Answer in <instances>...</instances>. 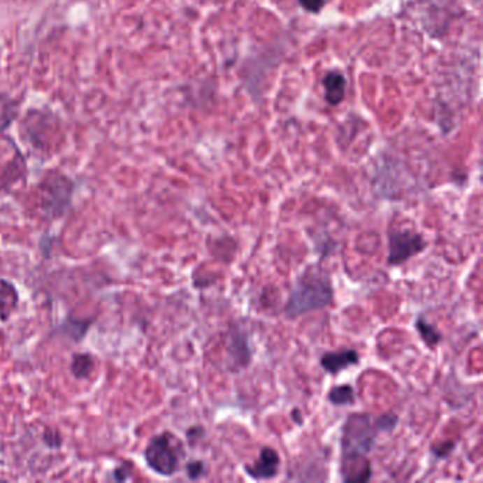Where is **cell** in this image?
I'll use <instances>...</instances> for the list:
<instances>
[{
	"instance_id": "cell-1",
	"label": "cell",
	"mask_w": 483,
	"mask_h": 483,
	"mask_svg": "<svg viewBox=\"0 0 483 483\" xmlns=\"http://www.w3.org/2000/svg\"><path fill=\"white\" fill-rule=\"evenodd\" d=\"M377 428L368 414H350L342 435V477L345 482H367L371 463L366 455L373 449Z\"/></svg>"
},
{
	"instance_id": "cell-2",
	"label": "cell",
	"mask_w": 483,
	"mask_h": 483,
	"mask_svg": "<svg viewBox=\"0 0 483 483\" xmlns=\"http://www.w3.org/2000/svg\"><path fill=\"white\" fill-rule=\"evenodd\" d=\"M333 298L335 292L331 277L320 268L309 266L296 280L285 305V313L294 319L313 310L325 309L332 305Z\"/></svg>"
},
{
	"instance_id": "cell-3",
	"label": "cell",
	"mask_w": 483,
	"mask_h": 483,
	"mask_svg": "<svg viewBox=\"0 0 483 483\" xmlns=\"http://www.w3.org/2000/svg\"><path fill=\"white\" fill-rule=\"evenodd\" d=\"M183 458V444L176 435L171 433H162L153 437L145 449V459L147 466L153 472L162 476L175 475Z\"/></svg>"
},
{
	"instance_id": "cell-4",
	"label": "cell",
	"mask_w": 483,
	"mask_h": 483,
	"mask_svg": "<svg viewBox=\"0 0 483 483\" xmlns=\"http://www.w3.org/2000/svg\"><path fill=\"white\" fill-rule=\"evenodd\" d=\"M74 192V183L57 171L48 172L40 183L41 207L50 217H60L67 211Z\"/></svg>"
},
{
	"instance_id": "cell-5",
	"label": "cell",
	"mask_w": 483,
	"mask_h": 483,
	"mask_svg": "<svg viewBox=\"0 0 483 483\" xmlns=\"http://www.w3.org/2000/svg\"><path fill=\"white\" fill-rule=\"evenodd\" d=\"M426 248L424 237L412 230H390L389 233V265L397 266Z\"/></svg>"
},
{
	"instance_id": "cell-6",
	"label": "cell",
	"mask_w": 483,
	"mask_h": 483,
	"mask_svg": "<svg viewBox=\"0 0 483 483\" xmlns=\"http://www.w3.org/2000/svg\"><path fill=\"white\" fill-rule=\"evenodd\" d=\"M0 187L8 189L12 183L26 178V162L17 145L9 136H0Z\"/></svg>"
},
{
	"instance_id": "cell-7",
	"label": "cell",
	"mask_w": 483,
	"mask_h": 483,
	"mask_svg": "<svg viewBox=\"0 0 483 483\" xmlns=\"http://www.w3.org/2000/svg\"><path fill=\"white\" fill-rule=\"evenodd\" d=\"M281 465L280 455L273 448H262L258 459L254 462V465H245L244 469L248 476L257 480L262 479H273L278 475Z\"/></svg>"
},
{
	"instance_id": "cell-8",
	"label": "cell",
	"mask_w": 483,
	"mask_h": 483,
	"mask_svg": "<svg viewBox=\"0 0 483 483\" xmlns=\"http://www.w3.org/2000/svg\"><path fill=\"white\" fill-rule=\"evenodd\" d=\"M227 353L230 360L234 363L233 368H244L251 363V349L248 343L247 333L234 326L229 335L227 343Z\"/></svg>"
},
{
	"instance_id": "cell-9",
	"label": "cell",
	"mask_w": 483,
	"mask_h": 483,
	"mask_svg": "<svg viewBox=\"0 0 483 483\" xmlns=\"http://www.w3.org/2000/svg\"><path fill=\"white\" fill-rule=\"evenodd\" d=\"M359 354L356 350H340L329 352L320 357V366L329 374H339L347 367L356 366L359 363Z\"/></svg>"
},
{
	"instance_id": "cell-10",
	"label": "cell",
	"mask_w": 483,
	"mask_h": 483,
	"mask_svg": "<svg viewBox=\"0 0 483 483\" xmlns=\"http://www.w3.org/2000/svg\"><path fill=\"white\" fill-rule=\"evenodd\" d=\"M324 84L326 94L325 98L331 105H338L343 101L345 94H346V78L342 73L339 71H331L325 75Z\"/></svg>"
},
{
	"instance_id": "cell-11",
	"label": "cell",
	"mask_w": 483,
	"mask_h": 483,
	"mask_svg": "<svg viewBox=\"0 0 483 483\" xmlns=\"http://www.w3.org/2000/svg\"><path fill=\"white\" fill-rule=\"evenodd\" d=\"M19 303V294L16 287L0 278V319L6 320L10 317Z\"/></svg>"
},
{
	"instance_id": "cell-12",
	"label": "cell",
	"mask_w": 483,
	"mask_h": 483,
	"mask_svg": "<svg viewBox=\"0 0 483 483\" xmlns=\"http://www.w3.org/2000/svg\"><path fill=\"white\" fill-rule=\"evenodd\" d=\"M415 329L418 331L421 339L429 349H435L442 342L441 332L434 325L428 324L424 317H418L415 320Z\"/></svg>"
},
{
	"instance_id": "cell-13",
	"label": "cell",
	"mask_w": 483,
	"mask_h": 483,
	"mask_svg": "<svg viewBox=\"0 0 483 483\" xmlns=\"http://www.w3.org/2000/svg\"><path fill=\"white\" fill-rule=\"evenodd\" d=\"M94 368V357L87 353H77L73 356L71 373L77 379H87Z\"/></svg>"
},
{
	"instance_id": "cell-14",
	"label": "cell",
	"mask_w": 483,
	"mask_h": 483,
	"mask_svg": "<svg viewBox=\"0 0 483 483\" xmlns=\"http://www.w3.org/2000/svg\"><path fill=\"white\" fill-rule=\"evenodd\" d=\"M328 400L338 407H346L352 405L354 403V390L350 384H342L335 386L331 389L328 394Z\"/></svg>"
},
{
	"instance_id": "cell-15",
	"label": "cell",
	"mask_w": 483,
	"mask_h": 483,
	"mask_svg": "<svg viewBox=\"0 0 483 483\" xmlns=\"http://www.w3.org/2000/svg\"><path fill=\"white\" fill-rule=\"evenodd\" d=\"M397 422H398V417L394 412H387V414H384V415L375 419L374 425H375V428H377V431L389 433V431H393Z\"/></svg>"
},
{
	"instance_id": "cell-16",
	"label": "cell",
	"mask_w": 483,
	"mask_h": 483,
	"mask_svg": "<svg viewBox=\"0 0 483 483\" xmlns=\"http://www.w3.org/2000/svg\"><path fill=\"white\" fill-rule=\"evenodd\" d=\"M186 473L192 480H197L206 475V466L203 461H193L186 465Z\"/></svg>"
},
{
	"instance_id": "cell-17",
	"label": "cell",
	"mask_w": 483,
	"mask_h": 483,
	"mask_svg": "<svg viewBox=\"0 0 483 483\" xmlns=\"http://www.w3.org/2000/svg\"><path fill=\"white\" fill-rule=\"evenodd\" d=\"M455 448V442L452 441H445L444 444H440V445H435L433 447L431 452L438 458V459H444V458H448L449 454L454 451Z\"/></svg>"
},
{
	"instance_id": "cell-18",
	"label": "cell",
	"mask_w": 483,
	"mask_h": 483,
	"mask_svg": "<svg viewBox=\"0 0 483 483\" xmlns=\"http://www.w3.org/2000/svg\"><path fill=\"white\" fill-rule=\"evenodd\" d=\"M301 6L312 13H317L325 6V0H299Z\"/></svg>"
},
{
	"instance_id": "cell-19",
	"label": "cell",
	"mask_w": 483,
	"mask_h": 483,
	"mask_svg": "<svg viewBox=\"0 0 483 483\" xmlns=\"http://www.w3.org/2000/svg\"><path fill=\"white\" fill-rule=\"evenodd\" d=\"M44 441L47 445L50 447H60L62 445V440H60V434L56 431V429H47L44 433Z\"/></svg>"
},
{
	"instance_id": "cell-20",
	"label": "cell",
	"mask_w": 483,
	"mask_h": 483,
	"mask_svg": "<svg viewBox=\"0 0 483 483\" xmlns=\"http://www.w3.org/2000/svg\"><path fill=\"white\" fill-rule=\"evenodd\" d=\"M131 473H132V466H131V463L127 462V463H122L120 468H117L114 470V479L120 480V482H124V480L129 479Z\"/></svg>"
},
{
	"instance_id": "cell-21",
	"label": "cell",
	"mask_w": 483,
	"mask_h": 483,
	"mask_svg": "<svg viewBox=\"0 0 483 483\" xmlns=\"http://www.w3.org/2000/svg\"><path fill=\"white\" fill-rule=\"evenodd\" d=\"M203 433L204 431H203L201 426H194V428H192V429H189V431H187V438L192 442L193 440H199V435L203 434Z\"/></svg>"
}]
</instances>
